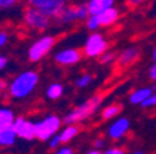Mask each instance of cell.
<instances>
[{
  "label": "cell",
  "mask_w": 156,
  "mask_h": 154,
  "mask_svg": "<svg viewBox=\"0 0 156 154\" xmlns=\"http://www.w3.org/2000/svg\"><path fill=\"white\" fill-rule=\"evenodd\" d=\"M87 154H102V151H99V150H95V149H92V150H89Z\"/></svg>",
  "instance_id": "cell-34"
},
{
  "label": "cell",
  "mask_w": 156,
  "mask_h": 154,
  "mask_svg": "<svg viewBox=\"0 0 156 154\" xmlns=\"http://www.w3.org/2000/svg\"><path fill=\"white\" fill-rule=\"evenodd\" d=\"M148 77H149V79L152 80V82L156 84V64L151 65V68L148 70Z\"/></svg>",
  "instance_id": "cell-32"
},
{
  "label": "cell",
  "mask_w": 156,
  "mask_h": 154,
  "mask_svg": "<svg viewBox=\"0 0 156 154\" xmlns=\"http://www.w3.org/2000/svg\"><path fill=\"white\" fill-rule=\"evenodd\" d=\"M98 19H99V24L101 26H113L114 24L120 19V11L117 7H112V9H107L106 11L101 14V15H98Z\"/></svg>",
  "instance_id": "cell-15"
},
{
  "label": "cell",
  "mask_w": 156,
  "mask_h": 154,
  "mask_svg": "<svg viewBox=\"0 0 156 154\" xmlns=\"http://www.w3.org/2000/svg\"><path fill=\"white\" fill-rule=\"evenodd\" d=\"M130 154H145V153L141 150H136V151H133V153H130Z\"/></svg>",
  "instance_id": "cell-36"
},
{
  "label": "cell",
  "mask_w": 156,
  "mask_h": 154,
  "mask_svg": "<svg viewBox=\"0 0 156 154\" xmlns=\"http://www.w3.org/2000/svg\"><path fill=\"white\" fill-rule=\"evenodd\" d=\"M60 145H62V142H60V136H58V135L53 136V138L48 142L49 149H52V150H57V149L60 147Z\"/></svg>",
  "instance_id": "cell-24"
},
{
  "label": "cell",
  "mask_w": 156,
  "mask_h": 154,
  "mask_svg": "<svg viewBox=\"0 0 156 154\" xmlns=\"http://www.w3.org/2000/svg\"><path fill=\"white\" fill-rule=\"evenodd\" d=\"M78 133H80V126L78 125H66L58 132L62 145H67L68 142H71L74 138H77Z\"/></svg>",
  "instance_id": "cell-17"
},
{
  "label": "cell",
  "mask_w": 156,
  "mask_h": 154,
  "mask_svg": "<svg viewBox=\"0 0 156 154\" xmlns=\"http://www.w3.org/2000/svg\"><path fill=\"white\" fill-rule=\"evenodd\" d=\"M106 51H109V40L105 38L103 33H89L82 47V56L88 58H99Z\"/></svg>",
  "instance_id": "cell-4"
},
{
  "label": "cell",
  "mask_w": 156,
  "mask_h": 154,
  "mask_svg": "<svg viewBox=\"0 0 156 154\" xmlns=\"http://www.w3.org/2000/svg\"><path fill=\"white\" fill-rule=\"evenodd\" d=\"M7 64H9V58H7L6 56L0 54V72H3L4 68L7 67Z\"/></svg>",
  "instance_id": "cell-33"
},
{
  "label": "cell",
  "mask_w": 156,
  "mask_h": 154,
  "mask_svg": "<svg viewBox=\"0 0 156 154\" xmlns=\"http://www.w3.org/2000/svg\"><path fill=\"white\" fill-rule=\"evenodd\" d=\"M23 21L27 28L32 29V31H36V32L48 31L50 24H52V19L50 18H48V17L41 13L39 10L34 9V7H29V6L24 10Z\"/></svg>",
  "instance_id": "cell-6"
},
{
  "label": "cell",
  "mask_w": 156,
  "mask_h": 154,
  "mask_svg": "<svg viewBox=\"0 0 156 154\" xmlns=\"http://www.w3.org/2000/svg\"><path fill=\"white\" fill-rule=\"evenodd\" d=\"M102 154H126V150L119 146H113V147H109L105 151H102Z\"/></svg>",
  "instance_id": "cell-26"
},
{
  "label": "cell",
  "mask_w": 156,
  "mask_h": 154,
  "mask_svg": "<svg viewBox=\"0 0 156 154\" xmlns=\"http://www.w3.org/2000/svg\"><path fill=\"white\" fill-rule=\"evenodd\" d=\"M152 58H153V61H155V64H156V46L153 47V51H152Z\"/></svg>",
  "instance_id": "cell-35"
},
{
  "label": "cell",
  "mask_w": 156,
  "mask_h": 154,
  "mask_svg": "<svg viewBox=\"0 0 156 154\" xmlns=\"http://www.w3.org/2000/svg\"><path fill=\"white\" fill-rule=\"evenodd\" d=\"M9 85L10 82H7L4 78H0V93H6L7 94V90H9Z\"/></svg>",
  "instance_id": "cell-31"
},
{
  "label": "cell",
  "mask_w": 156,
  "mask_h": 154,
  "mask_svg": "<svg viewBox=\"0 0 156 154\" xmlns=\"http://www.w3.org/2000/svg\"><path fill=\"white\" fill-rule=\"evenodd\" d=\"M34 125H35V139L41 142H49L62 131L63 118L56 114H49L39 121L34 122Z\"/></svg>",
  "instance_id": "cell-3"
},
{
  "label": "cell",
  "mask_w": 156,
  "mask_h": 154,
  "mask_svg": "<svg viewBox=\"0 0 156 154\" xmlns=\"http://www.w3.org/2000/svg\"><path fill=\"white\" fill-rule=\"evenodd\" d=\"M112 7H116V3L113 0H89L87 2L88 14L94 17L101 15L103 11H106L107 9H112Z\"/></svg>",
  "instance_id": "cell-13"
},
{
  "label": "cell",
  "mask_w": 156,
  "mask_h": 154,
  "mask_svg": "<svg viewBox=\"0 0 156 154\" xmlns=\"http://www.w3.org/2000/svg\"><path fill=\"white\" fill-rule=\"evenodd\" d=\"M17 117L10 107H0V131L7 128H13Z\"/></svg>",
  "instance_id": "cell-16"
},
{
  "label": "cell",
  "mask_w": 156,
  "mask_h": 154,
  "mask_svg": "<svg viewBox=\"0 0 156 154\" xmlns=\"http://www.w3.org/2000/svg\"><path fill=\"white\" fill-rule=\"evenodd\" d=\"M17 4L14 0H0V10H10Z\"/></svg>",
  "instance_id": "cell-27"
},
{
  "label": "cell",
  "mask_w": 156,
  "mask_h": 154,
  "mask_svg": "<svg viewBox=\"0 0 156 154\" xmlns=\"http://www.w3.org/2000/svg\"><path fill=\"white\" fill-rule=\"evenodd\" d=\"M17 133L13 128H7L0 131V147H11L17 142Z\"/></svg>",
  "instance_id": "cell-18"
},
{
  "label": "cell",
  "mask_w": 156,
  "mask_h": 154,
  "mask_svg": "<svg viewBox=\"0 0 156 154\" xmlns=\"http://www.w3.org/2000/svg\"><path fill=\"white\" fill-rule=\"evenodd\" d=\"M155 93V90H153V87L151 86H142V87H138V89H134L133 92L130 93V97H128V100H130L131 104H136V106H141L144 101H146V100L149 99L152 94Z\"/></svg>",
  "instance_id": "cell-14"
},
{
  "label": "cell",
  "mask_w": 156,
  "mask_h": 154,
  "mask_svg": "<svg viewBox=\"0 0 156 154\" xmlns=\"http://www.w3.org/2000/svg\"><path fill=\"white\" fill-rule=\"evenodd\" d=\"M102 101H103V96L102 94H95V96L89 97L88 100L82 101L81 104H78L73 110L63 117V122L66 125H78L80 122H84L89 117H92L95 112L99 110Z\"/></svg>",
  "instance_id": "cell-2"
},
{
  "label": "cell",
  "mask_w": 156,
  "mask_h": 154,
  "mask_svg": "<svg viewBox=\"0 0 156 154\" xmlns=\"http://www.w3.org/2000/svg\"><path fill=\"white\" fill-rule=\"evenodd\" d=\"M131 122L127 117H119L114 119L110 125L107 126V138L117 142L126 138V135L130 132Z\"/></svg>",
  "instance_id": "cell-10"
},
{
  "label": "cell",
  "mask_w": 156,
  "mask_h": 154,
  "mask_svg": "<svg viewBox=\"0 0 156 154\" xmlns=\"http://www.w3.org/2000/svg\"><path fill=\"white\" fill-rule=\"evenodd\" d=\"M56 45V39L52 35H43L38 38L28 49V60L31 63H38L52 51Z\"/></svg>",
  "instance_id": "cell-5"
},
{
  "label": "cell",
  "mask_w": 156,
  "mask_h": 154,
  "mask_svg": "<svg viewBox=\"0 0 156 154\" xmlns=\"http://www.w3.org/2000/svg\"><path fill=\"white\" fill-rule=\"evenodd\" d=\"M85 26H87V29H88V31H91L92 33L96 32L98 29L101 28V24H99V19H98V17L89 15L87 18V21H85Z\"/></svg>",
  "instance_id": "cell-23"
},
{
  "label": "cell",
  "mask_w": 156,
  "mask_h": 154,
  "mask_svg": "<svg viewBox=\"0 0 156 154\" xmlns=\"http://www.w3.org/2000/svg\"><path fill=\"white\" fill-rule=\"evenodd\" d=\"M89 17L87 9V3H75V4H67L62 15L58 17V22L68 25V24L77 22V21H87Z\"/></svg>",
  "instance_id": "cell-8"
},
{
  "label": "cell",
  "mask_w": 156,
  "mask_h": 154,
  "mask_svg": "<svg viewBox=\"0 0 156 154\" xmlns=\"http://www.w3.org/2000/svg\"><path fill=\"white\" fill-rule=\"evenodd\" d=\"M63 93H64V86L60 82H52L46 87V92H45L46 97L49 100H58L63 96Z\"/></svg>",
  "instance_id": "cell-20"
},
{
  "label": "cell",
  "mask_w": 156,
  "mask_h": 154,
  "mask_svg": "<svg viewBox=\"0 0 156 154\" xmlns=\"http://www.w3.org/2000/svg\"><path fill=\"white\" fill-rule=\"evenodd\" d=\"M82 58V51L74 47H66L58 50L57 53H55L53 60L57 65L62 67H73V65L78 64Z\"/></svg>",
  "instance_id": "cell-9"
},
{
  "label": "cell",
  "mask_w": 156,
  "mask_h": 154,
  "mask_svg": "<svg viewBox=\"0 0 156 154\" xmlns=\"http://www.w3.org/2000/svg\"><path fill=\"white\" fill-rule=\"evenodd\" d=\"M105 145H106V140H105L103 138H96L94 140V149H95V150H99V151H101L102 149L105 147Z\"/></svg>",
  "instance_id": "cell-28"
},
{
  "label": "cell",
  "mask_w": 156,
  "mask_h": 154,
  "mask_svg": "<svg viewBox=\"0 0 156 154\" xmlns=\"http://www.w3.org/2000/svg\"><path fill=\"white\" fill-rule=\"evenodd\" d=\"M141 107H142V108H146V110L152 108V107H156V92L149 97V99L146 100V101H144L142 104H141Z\"/></svg>",
  "instance_id": "cell-25"
},
{
  "label": "cell",
  "mask_w": 156,
  "mask_h": 154,
  "mask_svg": "<svg viewBox=\"0 0 156 154\" xmlns=\"http://www.w3.org/2000/svg\"><path fill=\"white\" fill-rule=\"evenodd\" d=\"M67 2L64 0H31L28 3L29 7L39 10L50 19H58L64 9L67 7Z\"/></svg>",
  "instance_id": "cell-7"
},
{
  "label": "cell",
  "mask_w": 156,
  "mask_h": 154,
  "mask_svg": "<svg viewBox=\"0 0 156 154\" xmlns=\"http://www.w3.org/2000/svg\"><path fill=\"white\" fill-rule=\"evenodd\" d=\"M116 60H117L116 51H110V50L106 51L105 54H102L101 57H99V61H101L102 65H110V64H113Z\"/></svg>",
  "instance_id": "cell-22"
},
{
  "label": "cell",
  "mask_w": 156,
  "mask_h": 154,
  "mask_svg": "<svg viewBox=\"0 0 156 154\" xmlns=\"http://www.w3.org/2000/svg\"><path fill=\"white\" fill-rule=\"evenodd\" d=\"M92 80H94V77L91 74H82L75 79V86L78 89H85L92 84Z\"/></svg>",
  "instance_id": "cell-21"
},
{
  "label": "cell",
  "mask_w": 156,
  "mask_h": 154,
  "mask_svg": "<svg viewBox=\"0 0 156 154\" xmlns=\"http://www.w3.org/2000/svg\"><path fill=\"white\" fill-rule=\"evenodd\" d=\"M140 56H141V51L138 47H135V46L126 47L123 51H120V53L117 54L116 64L120 68H127L140 60Z\"/></svg>",
  "instance_id": "cell-12"
},
{
  "label": "cell",
  "mask_w": 156,
  "mask_h": 154,
  "mask_svg": "<svg viewBox=\"0 0 156 154\" xmlns=\"http://www.w3.org/2000/svg\"><path fill=\"white\" fill-rule=\"evenodd\" d=\"M13 129L17 133V138L23 139V140H34L35 139V125H34V122L24 118V117H17Z\"/></svg>",
  "instance_id": "cell-11"
},
{
  "label": "cell",
  "mask_w": 156,
  "mask_h": 154,
  "mask_svg": "<svg viewBox=\"0 0 156 154\" xmlns=\"http://www.w3.org/2000/svg\"><path fill=\"white\" fill-rule=\"evenodd\" d=\"M9 39H10V36L6 31H0V49L4 47L9 43Z\"/></svg>",
  "instance_id": "cell-30"
},
{
  "label": "cell",
  "mask_w": 156,
  "mask_h": 154,
  "mask_svg": "<svg viewBox=\"0 0 156 154\" xmlns=\"http://www.w3.org/2000/svg\"><path fill=\"white\" fill-rule=\"evenodd\" d=\"M39 84V74L34 70H27L16 75L9 85L7 96L11 100H25L34 93Z\"/></svg>",
  "instance_id": "cell-1"
},
{
  "label": "cell",
  "mask_w": 156,
  "mask_h": 154,
  "mask_svg": "<svg viewBox=\"0 0 156 154\" xmlns=\"http://www.w3.org/2000/svg\"><path fill=\"white\" fill-rule=\"evenodd\" d=\"M53 154H74V150H73L70 146H62V147H58L57 150H55Z\"/></svg>",
  "instance_id": "cell-29"
},
{
  "label": "cell",
  "mask_w": 156,
  "mask_h": 154,
  "mask_svg": "<svg viewBox=\"0 0 156 154\" xmlns=\"http://www.w3.org/2000/svg\"><path fill=\"white\" fill-rule=\"evenodd\" d=\"M123 110V106L119 104V103H113V104H109V106L103 107L101 111V117L103 121H110V119H114L119 117V114Z\"/></svg>",
  "instance_id": "cell-19"
},
{
  "label": "cell",
  "mask_w": 156,
  "mask_h": 154,
  "mask_svg": "<svg viewBox=\"0 0 156 154\" xmlns=\"http://www.w3.org/2000/svg\"><path fill=\"white\" fill-rule=\"evenodd\" d=\"M131 4L133 6H138V4H141V2H131Z\"/></svg>",
  "instance_id": "cell-37"
}]
</instances>
